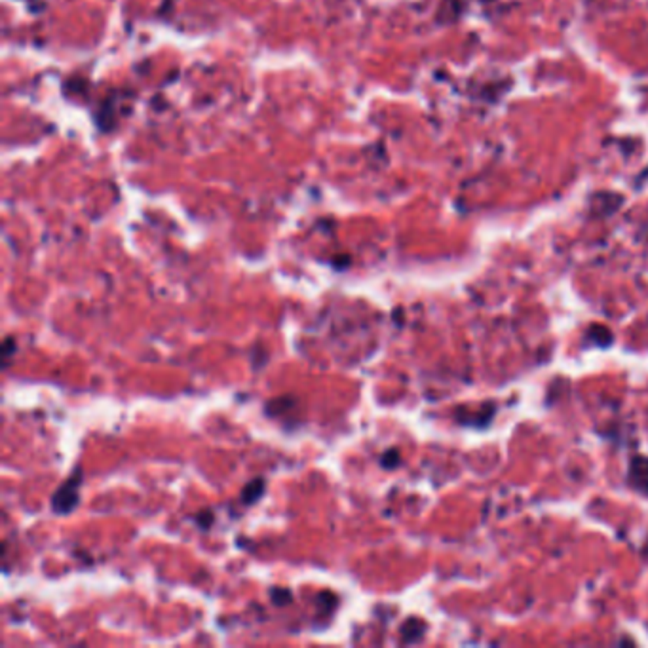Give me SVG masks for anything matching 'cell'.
Returning a JSON list of instances; mask_svg holds the SVG:
<instances>
[{
    "label": "cell",
    "mask_w": 648,
    "mask_h": 648,
    "mask_svg": "<svg viewBox=\"0 0 648 648\" xmlns=\"http://www.w3.org/2000/svg\"><path fill=\"white\" fill-rule=\"evenodd\" d=\"M422 631H424V624H422L420 620L411 618V620L407 622V624L401 627V637H403L407 642L418 641V639L422 637Z\"/></svg>",
    "instance_id": "3957f363"
},
{
    "label": "cell",
    "mask_w": 648,
    "mask_h": 648,
    "mask_svg": "<svg viewBox=\"0 0 648 648\" xmlns=\"http://www.w3.org/2000/svg\"><path fill=\"white\" fill-rule=\"evenodd\" d=\"M196 521H198V525H200L202 529H208L209 525H211V521H213V516H211V514H202Z\"/></svg>",
    "instance_id": "52a82bcc"
},
{
    "label": "cell",
    "mask_w": 648,
    "mask_h": 648,
    "mask_svg": "<svg viewBox=\"0 0 648 648\" xmlns=\"http://www.w3.org/2000/svg\"><path fill=\"white\" fill-rule=\"evenodd\" d=\"M14 352H15L14 337H10V334H8L6 339H4V342H2V367H4V369L8 367V363H10V357H12V354H14Z\"/></svg>",
    "instance_id": "277c9868"
},
{
    "label": "cell",
    "mask_w": 648,
    "mask_h": 648,
    "mask_svg": "<svg viewBox=\"0 0 648 648\" xmlns=\"http://www.w3.org/2000/svg\"><path fill=\"white\" fill-rule=\"evenodd\" d=\"M82 485V468H75V472L63 485L56 488L52 495V509L56 514L67 516L78 504V488Z\"/></svg>",
    "instance_id": "6da1fadb"
},
{
    "label": "cell",
    "mask_w": 648,
    "mask_h": 648,
    "mask_svg": "<svg viewBox=\"0 0 648 648\" xmlns=\"http://www.w3.org/2000/svg\"><path fill=\"white\" fill-rule=\"evenodd\" d=\"M270 597H272V601H274V605H278V606L289 605L293 599L291 592H289V589H281V587H276V589L270 593Z\"/></svg>",
    "instance_id": "5b68a950"
},
{
    "label": "cell",
    "mask_w": 648,
    "mask_h": 648,
    "mask_svg": "<svg viewBox=\"0 0 648 648\" xmlns=\"http://www.w3.org/2000/svg\"><path fill=\"white\" fill-rule=\"evenodd\" d=\"M397 462H399V453H397V449H390V451H386V453L383 454V458H380L383 468H396Z\"/></svg>",
    "instance_id": "8992f818"
},
{
    "label": "cell",
    "mask_w": 648,
    "mask_h": 648,
    "mask_svg": "<svg viewBox=\"0 0 648 648\" xmlns=\"http://www.w3.org/2000/svg\"><path fill=\"white\" fill-rule=\"evenodd\" d=\"M265 491L266 481L263 479V477H255V479H251L244 487V491H242V502H244L245 506H251V504L261 500V496L265 495Z\"/></svg>",
    "instance_id": "7a4b0ae2"
}]
</instances>
